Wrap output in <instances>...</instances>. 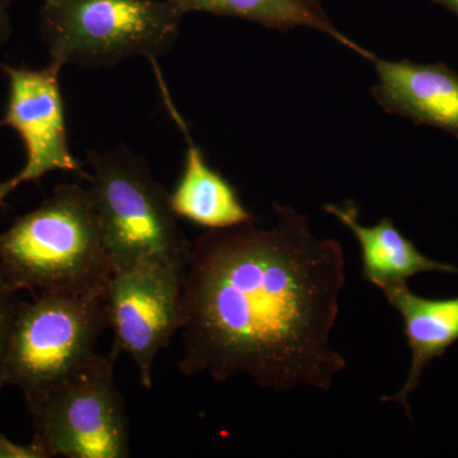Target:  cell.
I'll list each match as a JSON object with an SVG mask.
<instances>
[{
	"instance_id": "7c38bea8",
	"label": "cell",
	"mask_w": 458,
	"mask_h": 458,
	"mask_svg": "<svg viewBox=\"0 0 458 458\" xmlns=\"http://www.w3.org/2000/svg\"><path fill=\"white\" fill-rule=\"evenodd\" d=\"M324 209L351 229L357 238L364 279L379 291L386 286L408 284L410 278L420 273L436 271L458 276L457 267L421 254L390 218H382L378 225L366 227L360 225L358 208L352 201L344 205L327 204Z\"/></svg>"
},
{
	"instance_id": "9c48e42d",
	"label": "cell",
	"mask_w": 458,
	"mask_h": 458,
	"mask_svg": "<svg viewBox=\"0 0 458 458\" xmlns=\"http://www.w3.org/2000/svg\"><path fill=\"white\" fill-rule=\"evenodd\" d=\"M373 98L386 113L433 126L458 140V73L443 63L373 57Z\"/></svg>"
},
{
	"instance_id": "6da1fadb",
	"label": "cell",
	"mask_w": 458,
	"mask_h": 458,
	"mask_svg": "<svg viewBox=\"0 0 458 458\" xmlns=\"http://www.w3.org/2000/svg\"><path fill=\"white\" fill-rule=\"evenodd\" d=\"M276 225L209 229L191 245L182 283L181 375L264 390H331L345 358L330 345L345 285L343 246L274 204Z\"/></svg>"
},
{
	"instance_id": "52a82bcc",
	"label": "cell",
	"mask_w": 458,
	"mask_h": 458,
	"mask_svg": "<svg viewBox=\"0 0 458 458\" xmlns=\"http://www.w3.org/2000/svg\"><path fill=\"white\" fill-rule=\"evenodd\" d=\"M185 269L167 262H141L114 273L108 282L107 319L114 348L131 358L146 390L153 387L157 355L182 327Z\"/></svg>"
},
{
	"instance_id": "4fadbf2b",
	"label": "cell",
	"mask_w": 458,
	"mask_h": 458,
	"mask_svg": "<svg viewBox=\"0 0 458 458\" xmlns=\"http://www.w3.org/2000/svg\"><path fill=\"white\" fill-rule=\"evenodd\" d=\"M181 13L204 12L214 16L233 17L267 29L288 32L297 27L318 30L372 62L375 54L340 32L318 0H174Z\"/></svg>"
},
{
	"instance_id": "e0dca14e",
	"label": "cell",
	"mask_w": 458,
	"mask_h": 458,
	"mask_svg": "<svg viewBox=\"0 0 458 458\" xmlns=\"http://www.w3.org/2000/svg\"><path fill=\"white\" fill-rule=\"evenodd\" d=\"M434 2L438 3L439 5L448 9L458 17V0H434Z\"/></svg>"
},
{
	"instance_id": "7a4b0ae2",
	"label": "cell",
	"mask_w": 458,
	"mask_h": 458,
	"mask_svg": "<svg viewBox=\"0 0 458 458\" xmlns=\"http://www.w3.org/2000/svg\"><path fill=\"white\" fill-rule=\"evenodd\" d=\"M0 269L14 292L106 295L113 265L92 190L63 183L0 233Z\"/></svg>"
},
{
	"instance_id": "5bb4252c",
	"label": "cell",
	"mask_w": 458,
	"mask_h": 458,
	"mask_svg": "<svg viewBox=\"0 0 458 458\" xmlns=\"http://www.w3.org/2000/svg\"><path fill=\"white\" fill-rule=\"evenodd\" d=\"M16 292L0 269V393L5 387V364L18 310Z\"/></svg>"
},
{
	"instance_id": "ba28073f",
	"label": "cell",
	"mask_w": 458,
	"mask_h": 458,
	"mask_svg": "<svg viewBox=\"0 0 458 458\" xmlns=\"http://www.w3.org/2000/svg\"><path fill=\"white\" fill-rule=\"evenodd\" d=\"M8 78V101L2 125L14 129L26 148V164L11 180L0 183L5 199L22 186L53 171L89 174L72 155L66 132L64 101L60 89L62 68L51 64L40 71L0 64Z\"/></svg>"
},
{
	"instance_id": "8fae6325",
	"label": "cell",
	"mask_w": 458,
	"mask_h": 458,
	"mask_svg": "<svg viewBox=\"0 0 458 458\" xmlns=\"http://www.w3.org/2000/svg\"><path fill=\"white\" fill-rule=\"evenodd\" d=\"M382 292L403 318L411 366L399 393L381 400L400 403L410 418L409 396L420 384L424 369L458 342V295L433 300L415 294L408 284L386 286Z\"/></svg>"
},
{
	"instance_id": "277c9868",
	"label": "cell",
	"mask_w": 458,
	"mask_h": 458,
	"mask_svg": "<svg viewBox=\"0 0 458 458\" xmlns=\"http://www.w3.org/2000/svg\"><path fill=\"white\" fill-rule=\"evenodd\" d=\"M182 18L174 0H44L40 32L51 64L102 69L135 56L157 62Z\"/></svg>"
},
{
	"instance_id": "2e32d148",
	"label": "cell",
	"mask_w": 458,
	"mask_h": 458,
	"mask_svg": "<svg viewBox=\"0 0 458 458\" xmlns=\"http://www.w3.org/2000/svg\"><path fill=\"white\" fill-rule=\"evenodd\" d=\"M12 35V21L8 9L0 5V50L4 47Z\"/></svg>"
},
{
	"instance_id": "3957f363",
	"label": "cell",
	"mask_w": 458,
	"mask_h": 458,
	"mask_svg": "<svg viewBox=\"0 0 458 458\" xmlns=\"http://www.w3.org/2000/svg\"><path fill=\"white\" fill-rule=\"evenodd\" d=\"M99 227L114 274L141 262L188 264L191 243L181 231L167 190L125 146L87 152Z\"/></svg>"
},
{
	"instance_id": "ac0fdd59",
	"label": "cell",
	"mask_w": 458,
	"mask_h": 458,
	"mask_svg": "<svg viewBox=\"0 0 458 458\" xmlns=\"http://www.w3.org/2000/svg\"><path fill=\"white\" fill-rule=\"evenodd\" d=\"M13 2L14 0H0V5L8 9L12 4H13Z\"/></svg>"
},
{
	"instance_id": "5b68a950",
	"label": "cell",
	"mask_w": 458,
	"mask_h": 458,
	"mask_svg": "<svg viewBox=\"0 0 458 458\" xmlns=\"http://www.w3.org/2000/svg\"><path fill=\"white\" fill-rule=\"evenodd\" d=\"M108 327L106 295L45 292L18 304L5 364V387L22 393L30 411L96 354Z\"/></svg>"
},
{
	"instance_id": "d6986e66",
	"label": "cell",
	"mask_w": 458,
	"mask_h": 458,
	"mask_svg": "<svg viewBox=\"0 0 458 458\" xmlns=\"http://www.w3.org/2000/svg\"><path fill=\"white\" fill-rule=\"evenodd\" d=\"M0 183H2V182H0ZM4 203H5V201L2 200V198H0V208L4 207Z\"/></svg>"
},
{
	"instance_id": "8992f818",
	"label": "cell",
	"mask_w": 458,
	"mask_h": 458,
	"mask_svg": "<svg viewBox=\"0 0 458 458\" xmlns=\"http://www.w3.org/2000/svg\"><path fill=\"white\" fill-rule=\"evenodd\" d=\"M120 352H96L30 411L35 436L49 457H131V427L116 381Z\"/></svg>"
},
{
	"instance_id": "30bf717a",
	"label": "cell",
	"mask_w": 458,
	"mask_h": 458,
	"mask_svg": "<svg viewBox=\"0 0 458 458\" xmlns=\"http://www.w3.org/2000/svg\"><path fill=\"white\" fill-rule=\"evenodd\" d=\"M159 87L165 106L188 144L185 167L179 183L170 194L174 214L208 231L254 222V216L240 200L233 186L208 164L204 153L190 135L188 123L172 104L165 82L159 83Z\"/></svg>"
},
{
	"instance_id": "9a60e30c",
	"label": "cell",
	"mask_w": 458,
	"mask_h": 458,
	"mask_svg": "<svg viewBox=\"0 0 458 458\" xmlns=\"http://www.w3.org/2000/svg\"><path fill=\"white\" fill-rule=\"evenodd\" d=\"M0 458H49L38 443L18 445L0 433Z\"/></svg>"
}]
</instances>
